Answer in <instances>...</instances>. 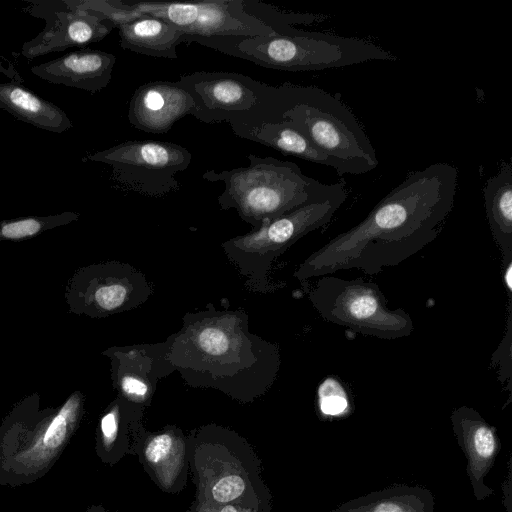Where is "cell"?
Wrapping results in <instances>:
<instances>
[{
	"label": "cell",
	"mask_w": 512,
	"mask_h": 512,
	"mask_svg": "<svg viewBox=\"0 0 512 512\" xmlns=\"http://www.w3.org/2000/svg\"><path fill=\"white\" fill-rule=\"evenodd\" d=\"M458 169L434 163L414 171L383 197L360 223L312 252L294 277L307 280L339 270L374 275L431 243L455 201Z\"/></svg>",
	"instance_id": "obj_1"
},
{
	"label": "cell",
	"mask_w": 512,
	"mask_h": 512,
	"mask_svg": "<svg viewBox=\"0 0 512 512\" xmlns=\"http://www.w3.org/2000/svg\"><path fill=\"white\" fill-rule=\"evenodd\" d=\"M168 359L191 387L216 389L241 402L264 395L281 365L279 347L249 329L243 309L188 312L168 338Z\"/></svg>",
	"instance_id": "obj_2"
},
{
	"label": "cell",
	"mask_w": 512,
	"mask_h": 512,
	"mask_svg": "<svg viewBox=\"0 0 512 512\" xmlns=\"http://www.w3.org/2000/svg\"><path fill=\"white\" fill-rule=\"evenodd\" d=\"M85 397L74 391L57 407H41L39 394L17 402L0 423V485L34 483L59 460L80 426Z\"/></svg>",
	"instance_id": "obj_3"
},
{
	"label": "cell",
	"mask_w": 512,
	"mask_h": 512,
	"mask_svg": "<svg viewBox=\"0 0 512 512\" xmlns=\"http://www.w3.org/2000/svg\"><path fill=\"white\" fill-rule=\"evenodd\" d=\"M275 116L290 121L336 164V172L361 175L377 168L376 150L341 99L319 87L284 85L273 102Z\"/></svg>",
	"instance_id": "obj_4"
},
{
	"label": "cell",
	"mask_w": 512,
	"mask_h": 512,
	"mask_svg": "<svg viewBox=\"0 0 512 512\" xmlns=\"http://www.w3.org/2000/svg\"><path fill=\"white\" fill-rule=\"evenodd\" d=\"M193 41L266 68L290 72L396 60L393 54L365 39L301 29L268 36Z\"/></svg>",
	"instance_id": "obj_5"
},
{
	"label": "cell",
	"mask_w": 512,
	"mask_h": 512,
	"mask_svg": "<svg viewBox=\"0 0 512 512\" xmlns=\"http://www.w3.org/2000/svg\"><path fill=\"white\" fill-rule=\"evenodd\" d=\"M249 165L231 170H207L203 179L221 181L218 196L222 210L235 209L256 230L306 203L324 185L304 175L293 162L274 157L247 156Z\"/></svg>",
	"instance_id": "obj_6"
},
{
	"label": "cell",
	"mask_w": 512,
	"mask_h": 512,
	"mask_svg": "<svg viewBox=\"0 0 512 512\" xmlns=\"http://www.w3.org/2000/svg\"><path fill=\"white\" fill-rule=\"evenodd\" d=\"M345 181L324 184L306 203L259 229L224 241L221 248L250 290L270 293L279 285L270 279L273 262L308 233L328 224L345 202Z\"/></svg>",
	"instance_id": "obj_7"
},
{
	"label": "cell",
	"mask_w": 512,
	"mask_h": 512,
	"mask_svg": "<svg viewBox=\"0 0 512 512\" xmlns=\"http://www.w3.org/2000/svg\"><path fill=\"white\" fill-rule=\"evenodd\" d=\"M308 297L323 319L359 334L394 340L409 336L414 328L405 310L390 309L379 286L362 278L321 276Z\"/></svg>",
	"instance_id": "obj_8"
},
{
	"label": "cell",
	"mask_w": 512,
	"mask_h": 512,
	"mask_svg": "<svg viewBox=\"0 0 512 512\" xmlns=\"http://www.w3.org/2000/svg\"><path fill=\"white\" fill-rule=\"evenodd\" d=\"M153 291L141 270L110 260L79 267L67 281L64 300L75 315L105 318L138 308Z\"/></svg>",
	"instance_id": "obj_9"
},
{
	"label": "cell",
	"mask_w": 512,
	"mask_h": 512,
	"mask_svg": "<svg viewBox=\"0 0 512 512\" xmlns=\"http://www.w3.org/2000/svg\"><path fill=\"white\" fill-rule=\"evenodd\" d=\"M85 159L110 165L115 181L128 191L162 197L180 189L175 175L188 168L192 155L172 142L131 140Z\"/></svg>",
	"instance_id": "obj_10"
},
{
	"label": "cell",
	"mask_w": 512,
	"mask_h": 512,
	"mask_svg": "<svg viewBox=\"0 0 512 512\" xmlns=\"http://www.w3.org/2000/svg\"><path fill=\"white\" fill-rule=\"evenodd\" d=\"M125 3L138 12L165 20L180 29L184 34L183 42L278 33L246 12L243 0Z\"/></svg>",
	"instance_id": "obj_11"
},
{
	"label": "cell",
	"mask_w": 512,
	"mask_h": 512,
	"mask_svg": "<svg viewBox=\"0 0 512 512\" xmlns=\"http://www.w3.org/2000/svg\"><path fill=\"white\" fill-rule=\"evenodd\" d=\"M177 83L195 101L193 116L207 123L240 119L263 99L272 103L278 90L230 72H195L181 76Z\"/></svg>",
	"instance_id": "obj_12"
},
{
	"label": "cell",
	"mask_w": 512,
	"mask_h": 512,
	"mask_svg": "<svg viewBox=\"0 0 512 512\" xmlns=\"http://www.w3.org/2000/svg\"><path fill=\"white\" fill-rule=\"evenodd\" d=\"M26 2L25 12L45 21L43 30L22 46L21 54L27 59L99 42L114 29L100 14L76 7L70 0Z\"/></svg>",
	"instance_id": "obj_13"
},
{
	"label": "cell",
	"mask_w": 512,
	"mask_h": 512,
	"mask_svg": "<svg viewBox=\"0 0 512 512\" xmlns=\"http://www.w3.org/2000/svg\"><path fill=\"white\" fill-rule=\"evenodd\" d=\"M169 341L112 346L102 352L110 361L113 388L125 400L149 405L161 379L175 372L168 359Z\"/></svg>",
	"instance_id": "obj_14"
},
{
	"label": "cell",
	"mask_w": 512,
	"mask_h": 512,
	"mask_svg": "<svg viewBox=\"0 0 512 512\" xmlns=\"http://www.w3.org/2000/svg\"><path fill=\"white\" fill-rule=\"evenodd\" d=\"M450 419L457 443L467 459L466 470L473 495L478 501L484 500L493 494L484 480L500 451L497 430L474 408L465 405L456 408Z\"/></svg>",
	"instance_id": "obj_15"
},
{
	"label": "cell",
	"mask_w": 512,
	"mask_h": 512,
	"mask_svg": "<svg viewBox=\"0 0 512 512\" xmlns=\"http://www.w3.org/2000/svg\"><path fill=\"white\" fill-rule=\"evenodd\" d=\"M195 112L194 99L177 82L152 81L139 86L132 94L128 120L141 131L163 134L178 120Z\"/></svg>",
	"instance_id": "obj_16"
},
{
	"label": "cell",
	"mask_w": 512,
	"mask_h": 512,
	"mask_svg": "<svg viewBox=\"0 0 512 512\" xmlns=\"http://www.w3.org/2000/svg\"><path fill=\"white\" fill-rule=\"evenodd\" d=\"M115 63L111 53L82 48L33 66L31 72L50 83L95 93L110 83Z\"/></svg>",
	"instance_id": "obj_17"
},
{
	"label": "cell",
	"mask_w": 512,
	"mask_h": 512,
	"mask_svg": "<svg viewBox=\"0 0 512 512\" xmlns=\"http://www.w3.org/2000/svg\"><path fill=\"white\" fill-rule=\"evenodd\" d=\"M235 134L269 146L282 154L293 155L313 163L330 166L336 170L335 162L318 150L290 121L275 117L256 123L240 120L229 121Z\"/></svg>",
	"instance_id": "obj_18"
},
{
	"label": "cell",
	"mask_w": 512,
	"mask_h": 512,
	"mask_svg": "<svg viewBox=\"0 0 512 512\" xmlns=\"http://www.w3.org/2000/svg\"><path fill=\"white\" fill-rule=\"evenodd\" d=\"M120 46L138 54L176 59L183 32L169 22L147 14L117 27Z\"/></svg>",
	"instance_id": "obj_19"
},
{
	"label": "cell",
	"mask_w": 512,
	"mask_h": 512,
	"mask_svg": "<svg viewBox=\"0 0 512 512\" xmlns=\"http://www.w3.org/2000/svg\"><path fill=\"white\" fill-rule=\"evenodd\" d=\"M0 107L18 120L47 131L62 133L73 126L61 108L20 82L0 83Z\"/></svg>",
	"instance_id": "obj_20"
},
{
	"label": "cell",
	"mask_w": 512,
	"mask_h": 512,
	"mask_svg": "<svg viewBox=\"0 0 512 512\" xmlns=\"http://www.w3.org/2000/svg\"><path fill=\"white\" fill-rule=\"evenodd\" d=\"M488 224L504 266L512 262V165L502 162L496 175L484 187Z\"/></svg>",
	"instance_id": "obj_21"
},
{
	"label": "cell",
	"mask_w": 512,
	"mask_h": 512,
	"mask_svg": "<svg viewBox=\"0 0 512 512\" xmlns=\"http://www.w3.org/2000/svg\"><path fill=\"white\" fill-rule=\"evenodd\" d=\"M434 495L422 486L393 485L345 503L330 512H434Z\"/></svg>",
	"instance_id": "obj_22"
},
{
	"label": "cell",
	"mask_w": 512,
	"mask_h": 512,
	"mask_svg": "<svg viewBox=\"0 0 512 512\" xmlns=\"http://www.w3.org/2000/svg\"><path fill=\"white\" fill-rule=\"evenodd\" d=\"M141 411L142 406L133 404L119 395L107 406L99 419L96 442L97 454L103 461L113 459L116 444L127 427L128 420Z\"/></svg>",
	"instance_id": "obj_23"
},
{
	"label": "cell",
	"mask_w": 512,
	"mask_h": 512,
	"mask_svg": "<svg viewBox=\"0 0 512 512\" xmlns=\"http://www.w3.org/2000/svg\"><path fill=\"white\" fill-rule=\"evenodd\" d=\"M76 212L66 211L48 216H26L0 221V241H22L68 225L79 219Z\"/></svg>",
	"instance_id": "obj_24"
},
{
	"label": "cell",
	"mask_w": 512,
	"mask_h": 512,
	"mask_svg": "<svg viewBox=\"0 0 512 512\" xmlns=\"http://www.w3.org/2000/svg\"><path fill=\"white\" fill-rule=\"evenodd\" d=\"M246 12L262 21L278 33H294L297 24H311L327 19V15L312 13H286L257 1H245Z\"/></svg>",
	"instance_id": "obj_25"
},
{
	"label": "cell",
	"mask_w": 512,
	"mask_h": 512,
	"mask_svg": "<svg viewBox=\"0 0 512 512\" xmlns=\"http://www.w3.org/2000/svg\"><path fill=\"white\" fill-rule=\"evenodd\" d=\"M318 407L326 416L344 415L349 401L343 386L334 379H326L318 388Z\"/></svg>",
	"instance_id": "obj_26"
},
{
	"label": "cell",
	"mask_w": 512,
	"mask_h": 512,
	"mask_svg": "<svg viewBox=\"0 0 512 512\" xmlns=\"http://www.w3.org/2000/svg\"><path fill=\"white\" fill-rule=\"evenodd\" d=\"M509 298V308L507 316V324L505 328L504 338L499 344L498 348L492 355L491 362L494 366L498 367L499 380L505 384L508 383L510 387L511 383V333H512V288H507Z\"/></svg>",
	"instance_id": "obj_27"
},
{
	"label": "cell",
	"mask_w": 512,
	"mask_h": 512,
	"mask_svg": "<svg viewBox=\"0 0 512 512\" xmlns=\"http://www.w3.org/2000/svg\"><path fill=\"white\" fill-rule=\"evenodd\" d=\"M245 490V482L239 475H226L211 487L212 499L220 504L229 503L240 497Z\"/></svg>",
	"instance_id": "obj_28"
},
{
	"label": "cell",
	"mask_w": 512,
	"mask_h": 512,
	"mask_svg": "<svg viewBox=\"0 0 512 512\" xmlns=\"http://www.w3.org/2000/svg\"><path fill=\"white\" fill-rule=\"evenodd\" d=\"M174 438L170 433L157 434L147 443L145 457L149 463L157 464L165 460L173 449Z\"/></svg>",
	"instance_id": "obj_29"
},
{
	"label": "cell",
	"mask_w": 512,
	"mask_h": 512,
	"mask_svg": "<svg viewBox=\"0 0 512 512\" xmlns=\"http://www.w3.org/2000/svg\"><path fill=\"white\" fill-rule=\"evenodd\" d=\"M511 465H509V471L507 474V480L503 486L504 496L507 501L504 502L507 512H511Z\"/></svg>",
	"instance_id": "obj_30"
},
{
	"label": "cell",
	"mask_w": 512,
	"mask_h": 512,
	"mask_svg": "<svg viewBox=\"0 0 512 512\" xmlns=\"http://www.w3.org/2000/svg\"><path fill=\"white\" fill-rule=\"evenodd\" d=\"M0 73H3L5 76H7L8 78L11 79V81H16V82H20L22 83L23 80L22 78L20 77V75L18 74V72L14 69V67H11L10 69H7L5 68L1 63H0Z\"/></svg>",
	"instance_id": "obj_31"
},
{
	"label": "cell",
	"mask_w": 512,
	"mask_h": 512,
	"mask_svg": "<svg viewBox=\"0 0 512 512\" xmlns=\"http://www.w3.org/2000/svg\"><path fill=\"white\" fill-rule=\"evenodd\" d=\"M218 512H238V510L232 505H227L220 509Z\"/></svg>",
	"instance_id": "obj_32"
},
{
	"label": "cell",
	"mask_w": 512,
	"mask_h": 512,
	"mask_svg": "<svg viewBox=\"0 0 512 512\" xmlns=\"http://www.w3.org/2000/svg\"><path fill=\"white\" fill-rule=\"evenodd\" d=\"M85 512H104L100 507H91L89 508L88 510H86Z\"/></svg>",
	"instance_id": "obj_33"
}]
</instances>
